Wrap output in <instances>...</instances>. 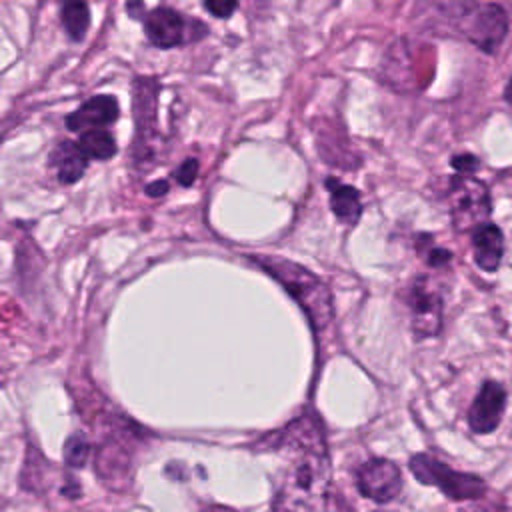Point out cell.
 Returning <instances> with one entry per match:
<instances>
[{"instance_id": "obj_1", "label": "cell", "mask_w": 512, "mask_h": 512, "mask_svg": "<svg viewBox=\"0 0 512 512\" xmlns=\"http://www.w3.org/2000/svg\"><path fill=\"white\" fill-rule=\"evenodd\" d=\"M284 438L294 446L292 466L284 480L286 508L298 512H316L324 504L330 480L326 444L314 420L300 418L284 430Z\"/></svg>"}, {"instance_id": "obj_2", "label": "cell", "mask_w": 512, "mask_h": 512, "mask_svg": "<svg viewBox=\"0 0 512 512\" xmlns=\"http://www.w3.org/2000/svg\"><path fill=\"white\" fill-rule=\"evenodd\" d=\"M266 274H270L274 280H278L284 290L300 304V308L306 312L310 324L314 330H322L330 324L334 316L332 298L328 286L314 276L304 266L280 258V256H266L256 254L250 256Z\"/></svg>"}, {"instance_id": "obj_3", "label": "cell", "mask_w": 512, "mask_h": 512, "mask_svg": "<svg viewBox=\"0 0 512 512\" xmlns=\"http://www.w3.org/2000/svg\"><path fill=\"white\" fill-rule=\"evenodd\" d=\"M452 20L468 42L488 54H494L508 34V16L502 6L492 2H456Z\"/></svg>"}, {"instance_id": "obj_4", "label": "cell", "mask_w": 512, "mask_h": 512, "mask_svg": "<svg viewBox=\"0 0 512 512\" xmlns=\"http://www.w3.org/2000/svg\"><path fill=\"white\" fill-rule=\"evenodd\" d=\"M408 466L418 482L440 488L452 500H472L484 496L486 492V484L480 476L456 472L434 456L416 454L410 458Z\"/></svg>"}, {"instance_id": "obj_5", "label": "cell", "mask_w": 512, "mask_h": 512, "mask_svg": "<svg viewBox=\"0 0 512 512\" xmlns=\"http://www.w3.org/2000/svg\"><path fill=\"white\" fill-rule=\"evenodd\" d=\"M448 206L458 232H474L478 226L486 224L492 210L488 188L468 174L450 178Z\"/></svg>"}, {"instance_id": "obj_6", "label": "cell", "mask_w": 512, "mask_h": 512, "mask_svg": "<svg viewBox=\"0 0 512 512\" xmlns=\"http://www.w3.org/2000/svg\"><path fill=\"white\" fill-rule=\"evenodd\" d=\"M356 488L374 502H390L402 490V474L394 462L372 458L356 470Z\"/></svg>"}, {"instance_id": "obj_7", "label": "cell", "mask_w": 512, "mask_h": 512, "mask_svg": "<svg viewBox=\"0 0 512 512\" xmlns=\"http://www.w3.org/2000/svg\"><path fill=\"white\" fill-rule=\"evenodd\" d=\"M504 408H506V390L502 388V384L494 380H486L480 386L468 410L470 430L476 434H488L496 430L502 420Z\"/></svg>"}, {"instance_id": "obj_8", "label": "cell", "mask_w": 512, "mask_h": 512, "mask_svg": "<svg viewBox=\"0 0 512 512\" xmlns=\"http://www.w3.org/2000/svg\"><path fill=\"white\" fill-rule=\"evenodd\" d=\"M412 310V330L418 338L436 336L442 326V298L434 292L426 278H418L410 292Z\"/></svg>"}, {"instance_id": "obj_9", "label": "cell", "mask_w": 512, "mask_h": 512, "mask_svg": "<svg viewBox=\"0 0 512 512\" xmlns=\"http://www.w3.org/2000/svg\"><path fill=\"white\" fill-rule=\"evenodd\" d=\"M118 114H120V108L116 98L110 94H100V96H92L78 110L70 112L66 116V126L72 132L102 128L112 124L118 118Z\"/></svg>"}, {"instance_id": "obj_10", "label": "cell", "mask_w": 512, "mask_h": 512, "mask_svg": "<svg viewBox=\"0 0 512 512\" xmlns=\"http://www.w3.org/2000/svg\"><path fill=\"white\" fill-rule=\"evenodd\" d=\"M144 30L154 46L172 48L184 40L186 20L176 10L158 6L146 14Z\"/></svg>"}, {"instance_id": "obj_11", "label": "cell", "mask_w": 512, "mask_h": 512, "mask_svg": "<svg viewBox=\"0 0 512 512\" xmlns=\"http://www.w3.org/2000/svg\"><path fill=\"white\" fill-rule=\"evenodd\" d=\"M472 246L476 264L486 272H494L504 254V238L500 228L490 222L478 226L472 232Z\"/></svg>"}, {"instance_id": "obj_12", "label": "cell", "mask_w": 512, "mask_h": 512, "mask_svg": "<svg viewBox=\"0 0 512 512\" xmlns=\"http://www.w3.org/2000/svg\"><path fill=\"white\" fill-rule=\"evenodd\" d=\"M326 190L330 194V208L334 216L346 224L354 226L360 220L362 214V202H360V192L354 186H348L340 182L338 178L328 176L326 178Z\"/></svg>"}, {"instance_id": "obj_13", "label": "cell", "mask_w": 512, "mask_h": 512, "mask_svg": "<svg viewBox=\"0 0 512 512\" xmlns=\"http://www.w3.org/2000/svg\"><path fill=\"white\" fill-rule=\"evenodd\" d=\"M50 164L56 170V178L60 184H74L88 166V156L82 152L78 142L64 140L54 148Z\"/></svg>"}, {"instance_id": "obj_14", "label": "cell", "mask_w": 512, "mask_h": 512, "mask_svg": "<svg viewBox=\"0 0 512 512\" xmlns=\"http://www.w3.org/2000/svg\"><path fill=\"white\" fill-rule=\"evenodd\" d=\"M62 24L72 40H82L90 26V8L86 0H66L62 4Z\"/></svg>"}, {"instance_id": "obj_15", "label": "cell", "mask_w": 512, "mask_h": 512, "mask_svg": "<svg viewBox=\"0 0 512 512\" xmlns=\"http://www.w3.org/2000/svg\"><path fill=\"white\" fill-rule=\"evenodd\" d=\"M78 146L88 158H96V160H106L116 154V140L104 128H90L80 132Z\"/></svg>"}, {"instance_id": "obj_16", "label": "cell", "mask_w": 512, "mask_h": 512, "mask_svg": "<svg viewBox=\"0 0 512 512\" xmlns=\"http://www.w3.org/2000/svg\"><path fill=\"white\" fill-rule=\"evenodd\" d=\"M90 444L82 434H72L64 444V460L72 468H82L88 460Z\"/></svg>"}, {"instance_id": "obj_17", "label": "cell", "mask_w": 512, "mask_h": 512, "mask_svg": "<svg viewBox=\"0 0 512 512\" xmlns=\"http://www.w3.org/2000/svg\"><path fill=\"white\" fill-rule=\"evenodd\" d=\"M198 176V160L196 158H186L180 168L174 172V178L182 184V186H192L194 180Z\"/></svg>"}, {"instance_id": "obj_18", "label": "cell", "mask_w": 512, "mask_h": 512, "mask_svg": "<svg viewBox=\"0 0 512 512\" xmlns=\"http://www.w3.org/2000/svg\"><path fill=\"white\" fill-rule=\"evenodd\" d=\"M240 0H204V6L206 10L216 16V18H228L236 6H238Z\"/></svg>"}, {"instance_id": "obj_19", "label": "cell", "mask_w": 512, "mask_h": 512, "mask_svg": "<svg viewBox=\"0 0 512 512\" xmlns=\"http://www.w3.org/2000/svg\"><path fill=\"white\" fill-rule=\"evenodd\" d=\"M452 166L458 172H472V170H476L478 160L474 156H470V154H462V156H454L452 158Z\"/></svg>"}, {"instance_id": "obj_20", "label": "cell", "mask_w": 512, "mask_h": 512, "mask_svg": "<svg viewBox=\"0 0 512 512\" xmlns=\"http://www.w3.org/2000/svg\"><path fill=\"white\" fill-rule=\"evenodd\" d=\"M168 192V182L166 180H154L146 186V194L152 196V198H160Z\"/></svg>"}, {"instance_id": "obj_21", "label": "cell", "mask_w": 512, "mask_h": 512, "mask_svg": "<svg viewBox=\"0 0 512 512\" xmlns=\"http://www.w3.org/2000/svg\"><path fill=\"white\" fill-rule=\"evenodd\" d=\"M448 260H450V252H448V250H444V248H432V250H430L428 262H430L432 266H442V264H446Z\"/></svg>"}, {"instance_id": "obj_22", "label": "cell", "mask_w": 512, "mask_h": 512, "mask_svg": "<svg viewBox=\"0 0 512 512\" xmlns=\"http://www.w3.org/2000/svg\"><path fill=\"white\" fill-rule=\"evenodd\" d=\"M126 10L132 18H142L144 16V4L142 0H126Z\"/></svg>"}, {"instance_id": "obj_23", "label": "cell", "mask_w": 512, "mask_h": 512, "mask_svg": "<svg viewBox=\"0 0 512 512\" xmlns=\"http://www.w3.org/2000/svg\"><path fill=\"white\" fill-rule=\"evenodd\" d=\"M504 98H506L508 104H512V78H510V82H508V86L504 90Z\"/></svg>"}]
</instances>
